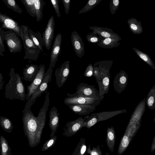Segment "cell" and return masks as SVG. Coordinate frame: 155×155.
Here are the masks:
<instances>
[{"label": "cell", "instance_id": "33", "mask_svg": "<svg viewBox=\"0 0 155 155\" xmlns=\"http://www.w3.org/2000/svg\"><path fill=\"white\" fill-rule=\"evenodd\" d=\"M0 126L7 133H11L12 131L13 124L10 119L5 117L0 116Z\"/></svg>", "mask_w": 155, "mask_h": 155}, {"label": "cell", "instance_id": "18", "mask_svg": "<svg viewBox=\"0 0 155 155\" xmlns=\"http://www.w3.org/2000/svg\"><path fill=\"white\" fill-rule=\"evenodd\" d=\"M146 109V100L144 98L137 105L131 114L127 127L134 123L141 121Z\"/></svg>", "mask_w": 155, "mask_h": 155}, {"label": "cell", "instance_id": "41", "mask_svg": "<svg viewBox=\"0 0 155 155\" xmlns=\"http://www.w3.org/2000/svg\"><path fill=\"white\" fill-rule=\"evenodd\" d=\"M51 3L55 10L57 16L58 17H60L61 15L59 10L58 0H51Z\"/></svg>", "mask_w": 155, "mask_h": 155}, {"label": "cell", "instance_id": "20", "mask_svg": "<svg viewBox=\"0 0 155 155\" xmlns=\"http://www.w3.org/2000/svg\"><path fill=\"white\" fill-rule=\"evenodd\" d=\"M59 113L55 106H53L49 112V126L51 130L50 137L54 136L59 124Z\"/></svg>", "mask_w": 155, "mask_h": 155}, {"label": "cell", "instance_id": "12", "mask_svg": "<svg viewBox=\"0 0 155 155\" xmlns=\"http://www.w3.org/2000/svg\"><path fill=\"white\" fill-rule=\"evenodd\" d=\"M55 22L53 16L49 19L47 25L42 33L45 47L49 50L51 47L54 35Z\"/></svg>", "mask_w": 155, "mask_h": 155}, {"label": "cell", "instance_id": "34", "mask_svg": "<svg viewBox=\"0 0 155 155\" xmlns=\"http://www.w3.org/2000/svg\"><path fill=\"white\" fill-rule=\"evenodd\" d=\"M28 13L32 17H36L34 0H21Z\"/></svg>", "mask_w": 155, "mask_h": 155}, {"label": "cell", "instance_id": "38", "mask_svg": "<svg viewBox=\"0 0 155 155\" xmlns=\"http://www.w3.org/2000/svg\"><path fill=\"white\" fill-rule=\"evenodd\" d=\"M86 38L88 42L93 43H98L101 40L103 39L100 37L97 36V34L92 33L91 32L88 34Z\"/></svg>", "mask_w": 155, "mask_h": 155}, {"label": "cell", "instance_id": "5", "mask_svg": "<svg viewBox=\"0 0 155 155\" xmlns=\"http://www.w3.org/2000/svg\"><path fill=\"white\" fill-rule=\"evenodd\" d=\"M0 34L10 52L15 53L21 51L22 49L21 40L15 32L11 30L5 31L0 25Z\"/></svg>", "mask_w": 155, "mask_h": 155}, {"label": "cell", "instance_id": "8", "mask_svg": "<svg viewBox=\"0 0 155 155\" xmlns=\"http://www.w3.org/2000/svg\"><path fill=\"white\" fill-rule=\"evenodd\" d=\"M76 92L73 94L67 93L68 97H85L101 98L94 85H89L84 83H80L78 86Z\"/></svg>", "mask_w": 155, "mask_h": 155}, {"label": "cell", "instance_id": "44", "mask_svg": "<svg viewBox=\"0 0 155 155\" xmlns=\"http://www.w3.org/2000/svg\"><path fill=\"white\" fill-rule=\"evenodd\" d=\"M64 6V11L67 15H68L70 9L71 0H62Z\"/></svg>", "mask_w": 155, "mask_h": 155}, {"label": "cell", "instance_id": "1", "mask_svg": "<svg viewBox=\"0 0 155 155\" xmlns=\"http://www.w3.org/2000/svg\"><path fill=\"white\" fill-rule=\"evenodd\" d=\"M49 93L46 94L43 106L36 117L31 108L23 111L22 121L25 135L30 147H35L41 143L42 134L45 124L46 113L49 104Z\"/></svg>", "mask_w": 155, "mask_h": 155}, {"label": "cell", "instance_id": "11", "mask_svg": "<svg viewBox=\"0 0 155 155\" xmlns=\"http://www.w3.org/2000/svg\"><path fill=\"white\" fill-rule=\"evenodd\" d=\"M70 62L68 60L63 63L55 70L56 84L58 88L62 87L66 81L70 72Z\"/></svg>", "mask_w": 155, "mask_h": 155}, {"label": "cell", "instance_id": "31", "mask_svg": "<svg viewBox=\"0 0 155 155\" xmlns=\"http://www.w3.org/2000/svg\"><path fill=\"white\" fill-rule=\"evenodd\" d=\"M133 49L141 59L149 65L153 70H155V64L147 54L134 47H133Z\"/></svg>", "mask_w": 155, "mask_h": 155}, {"label": "cell", "instance_id": "45", "mask_svg": "<svg viewBox=\"0 0 155 155\" xmlns=\"http://www.w3.org/2000/svg\"><path fill=\"white\" fill-rule=\"evenodd\" d=\"M5 81H3V77L2 74L0 73V92L1 90L3 88V86Z\"/></svg>", "mask_w": 155, "mask_h": 155}, {"label": "cell", "instance_id": "21", "mask_svg": "<svg viewBox=\"0 0 155 155\" xmlns=\"http://www.w3.org/2000/svg\"><path fill=\"white\" fill-rule=\"evenodd\" d=\"M39 66L31 64H27L23 68L24 79L29 82H32L38 72Z\"/></svg>", "mask_w": 155, "mask_h": 155}, {"label": "cell", "instance_id": "13", "mask_svg": "<svg viewBox=\"0 0 155 155\" xmlns=\"http://www.w3.org/2000/svg\"><path fill=\"white\" fill-rule=\"evenodd\" d=\"M45 67L44 64L39 66V69L37 74L34 80L29 86H27V93L25 101L30 98L36 89L40 85L44 78L45 73Z\"/></svg>", "mask_w": 155, "mask_h": 155}, {"label": "cell", "instance_id": "29", "mask_svg": "<svg viewBox=\"0 0 155 155\" xmlns=\"http://www.w3.org/2000/svg\"><path fill=\"white\" fill-rule=\"evenodd\" d=\"M12 150L7 140L2 135L0 136V151L1 155H12Z\"/></svg>", "mask_w": 155, "mask_h": 155}, {"label": "cell", "instance_id": "46", "mask_svg": "<svg viewBox=\"0 0 155 155\" xmlns=\"http://www.w3.org/2000/svg\"><path fill=\"white\" fill-rule=\"evenodd\" d=\"M155 149V136L154 137L151 146V151L153 152Z\"/></svg>", "mask_w": 155, "mask_h": 155}, {"label": "cell", "instance_id": "49", "mask_svg": "<svg viewBox=\"0 0 155 155\" xmlns=\"http://www.w3.org/2000/svg\"><path fill=\"white\" fill-rule=\"evenodd\" d=\"M106 155H110L107 152L106 153Z\"/></svg>", "mask_w": 155, "mask_h": 155}, {"label": "cell", "instance_id": "36", "mask_svg": "<svg viewBox=\"0 0 155 155\" xmlns=\"http://www.w3.org/2000/svg\"><path fill=\"white\" fill-rule=\"evenodd\" d=\"M7 7L13 11L21 14L23 10L18 6L14 0H4L2 1Z\"/></svg>", "mask_w": 155, "mask_h": 155}, {"label": "cell", "instance_id": "40", "mask_svg": "<svg viewBox=\"0 0 155 155\" xmlns=\"http://www.w3.org/2000/svg\"><path fill=\"white\" fill-rule=\"evenodd\" d=\"M120 4L119 0H110L109 8L110 12L112 15L114 14L119 8Z\"/></svg>", "mask_w": 155, "mask_h": 155}, {"label": "cell", "instance_id": "28", "mask_svg": "<svg viewBox=\"0 0 155 155\" xmlns=\"http://www.w3.org/2000/svg\"><path fill=\"white\" fill-rule=\"evenodd\" d=\"M45 2L43 0H34V5L36 20L39 22L43 17V11Z\"/></svg>", "mask_w": 155, "mask_h": 155}, {"label": "cell", "instance_id": "23", "mask_svg": "<svg viewBox=\"0 0 155 155\" xmlns=\"http://www.w3.org/2000/svg\"><path fill=\"white\" fill-rule=\"evenodd\" d=\"M29 36L35 45L41 51H43V46L45 47L41 34L39 31L34 32L31 29H28Z\"/></svg>", "mask_w": 155, "mask_h": 155}, {"label": "cell", "instance_id": "10", "mask_svg": "<svg viewBox=\"0 0 155 155\" xmlns=\"http://www.w3.org/2000/svg\"><path fill=\"white\" fill-rule=\"evenodd\" d=\"M89 116L86 115L83 118L80 117L77 119L67 122L64 128L63 135L70 137L76 134L83 127L86 120Z\"/></svg>", "mask_w": 155, "mask_h": 155}, {"label": "cell", "instance_id": "47", "mask_svg": "<svg viewBox=\"0 0 155 155\" xmlns=\"http://www.w3.org/2000/svg\"><path fill=\"white\" fill-rule=\"evenodd\" d=\"M3 42L4 41L2 40L0 34V46L2 48L4 52H5V48Z\"/></svg>", "mask_w": 155, "mask_h": 155}, {"label": "cell", "instance_id": "17", "mask_svg": "<svg viewBox=\"0 0 155 155\" xmlns=\"http://www.w3.org/2000/svg\"><path fill=\"white\" fill-rule=\"evenodd\" d=\"M128 82V76L126 72L121 70L115 77L113 82L114 91L120 94L125 89Z\"/></svg>", "mask_w": 155, "mask_h": 155}, {"label": "cell", "instance_id": "22", "mask_svg": "<svg viewBox=\"0 0 155 155\" xmlns=\"http://www.w3.org/2000/svg\"><path fill=\"white\" fill-rule=\"evenodd\" d=\"M68 106L74 113L82 116H86L96 109V107L90 105L72 104Z\"/></svg>", "mask_w": 155, "mask_h": 155}, {"label": "cell", "instance_id": "7", "mask_svg": "<svg viewBox=\"0 0 155 155\" xmlns=\"http://www.w3.org/2000/svg\"><path fill=\"white\" fill-rule=\"evenodd\" d=\"M126 109L92 113L87 118L84 127L90 129L96 123L107 120L117 114L127 113Z\"/></svg>", "mask_w": 155, "mask_h": 155}, {"label": "cell", "instance_id": "43", "mask_svg": "<svg viewBox=\"0 0 155 155\" xmlns=\"http://www.w3.org/2000/svg\"><path fill=\"white\" fill-rule=\"evenodd\" d=\"M93 66L91 64H89L87 67L84 73L85 77H90L93 76Z\"/></svg>", "mask_w": 155, "mask_h": 155}, {"label": "cell", "instance_id": "48", "mask_svg": "<svg viewBox=\"0 0 155 155\" xmlns=\"http://www.w3.org/2000/svg\"><path fill=\"white\" fill-rule=\"evenodd\" d=\"M3 50L1 47L0 46V55L1 56H4V54H3Z\"/></svg>", "mask_w": 155, "mask_h": 155}, {"label": "cell", "instance_id": "2", "mask_svg": "<svg viewBox=\"0 0 155 155\" xmlns=\"http://www.w3.org/2000/svg\"><path fill=\"white\" fill-rule=\"evenodd\" d=\"M9 76L8 82L5 85V97L11 100L25 101L26 94L25 86L19 74L15 72L14 68L10 69Z\"/></svg>", "mask_w": 155, "mask_h": 155}, {"label": "cell", "instance_id": "9", "mask_svg": "<svg viewBox=\"0 0 155 155\" xmlns=\"http://www.w3.org/2000/svg\"><path fill=\"white\" fill-rule=\"evenodd\" d=\"M103 99L102 98L91 97H67L64 100L66 105L80 104L96 107L100 104Z\"/></svg>", "mask_w": 155, "mask_h": 155}, {"label": "cell", "instance_id": "32", "mask_svg": "<svg viewBox=\"0 0 155 155\" xmlns=\"http://www.w3.org/2000/svg\"><path fill=\"white\" fill-rule=\"evenodd\" d=\"M87 146L84 138H80L72 155H86Z\"/></svg>", "mask_w": 155, "mask_h": 155}, {"label": "cell", "instance_id": "15", "mask_svg": "<svg viewBox=\"0 0 155 155\" xmlns=\"http://www.w3.org/2000/svg\"><path fill=\"white\" fill-rule=\"evenodd\" d=\"M71 39L72 45L76 55L81 58L84 55V45L82 39L77 31L71 33Z\"/></svg>", "mask_w": 155, "mask_h": 155}, {"label": "cell", "instance_id": "14", "mask_svg": "<svg viewBox=\"0 0 155 155\" xmlns=\"http://www.w3.org/2000/svg\"><path fill=\"white\" fill-rule=\"evenodd\" d=\"M0 22L2 24V28L12 30L21 37L20 26L17 22L10 17L0 12Z\"/></svg>", "mask_w": 155, "mask_h": 155}, {"label": "cell", "instance_id": "25", "mask_svg": "<svg viewBox=\"0 0 155 155\" xmlns=\"http://www.w3.org/2000/svg\"><path fill=\"white\" fill-rule=\"evenodd\" d=\"M115 140V133L113 126L108 127L107 130L106 141L108 148L112 152L114 151Z\"/></svg>", "mask_w": 155, "mask_h": 155}, {"label": "cell", "instance_id": "35", "mask_svg": "<svg viewBox=\"0 0 155 155\" xmlns=\"http://www.w3.org/2000/svg\"><path fill=\"white\" fill-rule=\"evenodd\" d=\"M102 0H89L87 2L86 5L78 12L79 14L87 12L94 8L100 3Z\"/></svg>", "mask_w": 155, "mask_h": 155}, {"label": "cell", "instance_id": "16", "mask_svg": "<svg viewBox=\"0 0 155 155\" xmlns=\"http://www.w3.org/2000/svg\"><path fill=\"white\" fill-rule=\"evenodd\" d=\"M62 42V35L60 33L58 34L54 41L50 54L49 66L53 69L58 60V57L61 53Z\"/></svg>", "mask_w": 155, "mask_h": 155}, {"label": "cell", "instance_id": "39", "mask_svg": "<svg viewBox=\"0 0 155 155\" xmlns=\"http://www.w3.org/2000/svg\"><path fill=\"white\" fill-rule=\"evenodd\" d=\"M86 153L90 155H102V152L99 145H98L96 147H93L92 150L91 149L90 145H89L86 150Z\"/></svg>", "mask_w": 155, "mask_h": 155}, {"label": "cell", "instance_id": "24", "mask_svg": "<svg viewBox=\"0 0 155 155\" xmlns=\"http://www.w3.org/2000/svg\"><path fill=\"white\" fill-rule=\"evenodd\" d=\"M121 40V39L116 38H106L101 40L99 43H97V45L104 48H112L117 47L120 44L118 41Z\"/></svg>", "mask_w": 155, "mask_h": 155}, {"label": "cell", "instance_id": "30", "mask_svg": "<svg viewBox=\"0 0 155 155\" xmlns=\"http://www.w3.org/2000/svg\"><path fill=\"white\" fill-rule=\"evenodd\" d=\"M131 140L127 133L124 132L118 147L117 153L118 155H121L125 151L128 146Z\"/></svg>", "mask_w": 155, "mask_h": 155}, {"label": "cell", "instance_id": "42", "mask_svg": "<svg viewBox=\"0 0 155 155\" xmlns=\"http://www.w3.org/2000/svg\"><path fill=\"white\" fill-rule=\"evenodd\" d=\"M93 66L94 70L93 76L95 77L97 83L99 80L100 77L99 67L97 62L94 64Z\"/></svg>", "mask_w": 155, "mask_h": 155}, {"label": "cell", "instance_id": "3", "mask_svg": "<svg viewBox=\"0 0 155 155\" xmlns=\"http://www.w3.org/2000/svg\"><path fill=\"white\" fill-rule=\"evenodd\" d=\"M99 67L100 77L97 83L99 88V93L103 99L105 94H107L109 91L110 83V70L113 61L107 60L97 62Z\"/></svg>", "mask_w": 155, "mask_h": 155}, {"label": "cell", "instance_id": "37", "mask_svg": "<svg viewBox=\"0 0 155 155\" xmlns=\"http://www.w3.org/2000/svg\"><path fill=\"white\" fill-rule=\"evenodd\" d=\"M57 137L56 135L50 137L43 145L41 149L42 151H45L54 146Z\"/></svg>", "mask_w": 155, "mask_h": 155}, {"label": "cell", "instance_id": "19", "mask_svg": "<svg viewBox=\"0 0 155 155\" xmlns=\"http://www.w3.org/2000/svg\"><path fill=\"white\" fill-rule=\"evenodd\" d=\"M89 28L92 30L91 33L96 34L103 39L109 38H116L121 39V38L117 33L114 32L111 29L100 26H90Z\"/></svg>", "mask_w": 155, "mask_h": 155}, {"label": "cell", "instance_id": "26", "mask_svg": "<svg viewBox=\"0 0 155 155\" xmlns=\"http://www.w3.org/2000/svg\"><path fill=\"white\" fill-rule=\"evenodd\" d=\"M127 22L130 30L134 34L139 35L142 33L143 30L141 21L132 18L128 19Z\"/></svg>", "mask_w": 155, "mask_h": 155}, {"label": "cell", "instance_id": "6", "mask_svg": "<svg viewBox=\"0 0 155 155\" xmlns=\"http://www.w3.org/2000/svg\"><path fill=\"white\" fill-rule=\"evenodd\" d=\"M53 69L51 66L49 67L45 72L44 78L41 83L29 99L25 106L23 111H25L31 108V107L35 102L36 99L47 89L48 84L51 79L52 72Z\"/></svg>", "mask_w": 155, "mask_h": 155}, {"label": "cell", "instance_id": "4", "mask_svg": "<svg viewBox=\"0 0 155 155\" xmlns=\"http://www.w3.org/2000/svg\"><path fill=\"white\" fill-rule=\"evenodd\" d=\"M28 29L27 25L20 26L21 38L23 42L25 53L23 58L30 61H36L41 51L30 38Z\"/></svg>", "mask_w": 155, "mask_h": 155}, {"label": "cell", "instance_id": "27", "mask_svg": "<svg viewBox=\"0 0 155 155\" xmlns=\"http://www.w3.org/2000/svg\"><path fill=\"white\" fill-rule=\"evenodd\" d=\"M146 104L150 109L153 110L155 109V85L150 89L147 95Z\"/></svg>", "mask_w": 155, "mask_h": 155}]
</instances>
